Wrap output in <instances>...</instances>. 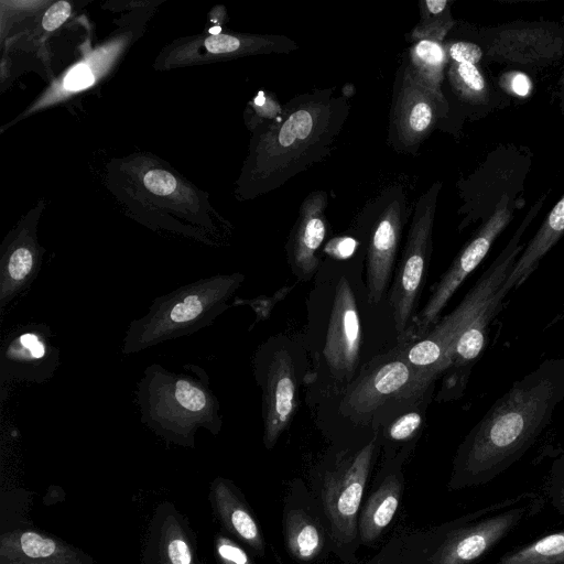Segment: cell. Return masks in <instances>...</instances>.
<instances>
[{"instance_id": "4316f807", "label": "cell", "mask_w": 564, "mask_h": 564, "mask_svg": "<svg viewBox=\"0 0 564 564\" xmlns=\"http://www.w3.org/2000/svg\"><path fill=\"white\" fill-rule=\"evenodd\" d=\"M429 402L404 411L391 420L383 429L388 441L393 443L408 442L417 436L423 426L425 408Z\"/></svg>"}, {"instance_id": "8fae6325", "label": "cell", "mask_w": 564, "mask_h": 564, "mask_svg": "<svg viewBox=\"0 0 564 564\" xmlns=\"http://www.w3.org/2000/svg\"><path fill=\"white\" fill-rule=\"evenodd\" d=\"M362 328L357 294L347 274L337 278L332 288L330 305L324 329L317 367L330 379L339 393L357 376L360 361Z\"/></svg>"}, {"instance_id": "7402d4cb", "label": "cell", "mask_w": 564, "mask_h": 564, "mask_svg": "<svg viewBox=\"0 0 564 564\" xmlns=\"http://www.w3.org/2000/svg\"><path fill=\"white\" fill-rule=\"evenodd\" d=\"M413 77L434 94L445 97L443 85L447 67L444 42L421 40L402 54ZM446 98V97H445Z\"/></svg>"}, {"instance_id": "d6986e66", "label": "cell", "mask_w": 564, "mask_h": 564, "mask_svg": "<svg viewBox=\"0 0 564 564\" xmlns=\"http://www.w3.org/2000/svg\"><path fill=\"white\" fill-rule=\"evenodd\" d=\"M43 250L33 235L22 231L7 242L0 258V315L36 279Z\"/></svg>"}, {"instance_id": "cb8c5ba5", "label": "cell", "mask_w": 564, "mask_h": 564, "mask_svg": "<svg viewBox=\"0 0 564 564\" xmlns=\"http://www.w3.org/2000/svg\"><path fill=\"white\" fill-rule=\"evenodd\" d=\"M494 564H564V530L519 545Z\"/></svg>"}, {"instance_id": "e0dca14e", "label": "cell", "mask_w": 564, "mask_h": 564, "mask_svg": "<svg viewBox=\"0 0 564 564\" xmlns=\"http://www.w3.org/2000/svg\"><path fill=\"white\" fill-rule=\"evenodd\" d=\"M325 191H313L301 203L299 216L285 245L288 262L293 274L307 281L319 269V251L327 234Z\"/></svg>"}, {"instance_id": "d590c367", "label": "cell", "mask_w": 564, "mask_h": 564, "mask_svg": "<svg viewBox=\"0 0 564 564\" xmlns=\"http://www.w3.org/2000/svg\"><path fill=\"white\" fill-rule=\"evenodd\" d=\"M72 11L70 3L66 1L55 2L44 14L42 26L46 31H53L62 25Z\"/></svg>"}, {"instance_id": "44dd1931", "label": "cell", "mask_w": 564, "mask_h": 564, "mask_svg": "<svg viewBox=\"0 0 564 564\" xmlns=\"http://www.w3.org/2000/svg\"><path fill=\"white\" fill-rule=\"evenodd\" d=\"M402 492V482L397 475L388 476L368 499L359 518V536L364 543H371L392 520Z\"/></svg>"}, {"instance_id": "836d02e7", "label": "cell", "mask_w": 564, "mask_h": 564, "mask_svg": "<svg viewBox=\"0 0 564 564\" xmlns=\"http://www.w3.org/2000/svg\"><path fill=\"white\" fill-rule=\"evenodd\" d=\"M360 246V240L350 235L333 238L325 246L324 251L335 260H346L351 257Z\"/></svg>"}, {"instance_id": "f546056e", "label": "cell", "mask_w": 564, "mask_h": 564, "mask_svg": "<svg viewBox=\"0 0 564 564\" xmlns=\"http://www.w3.org/2000/svg\"><path fill=\"white\" fill-rule=\"evenodd\" d=\"M447 63H471L478 65L485 53L480 45L469 41H444Z\"/></svg>"}, {"instance_id": "d6a6232c", "label": "cell", "mask_w": 564, "mask_h": 564, "mask_svg": "<svg viewBox=\"0 0 564 564\" xmlns=\"http://www.w3.org/2000/svg\"><path fill=\"white\" fill-rule=\"evenodd\" d=\"M499 84L505 91L518 98H525L530 96L532 91V82L530 77L518 70L505 73L500 77Z\"/></svg>"}, {"instance_id": "5bb4252c", "label": "cell", "mask_w": 564, "mask_h": 564, "mask_svg": "<svg viewBox=\"0 0 564 564\" xmlns=\"http://www.w3.org/2000/svg\"><path fill=\"white\" fill-rule=\"evenodd\" d=\"M254 376L262 391L263 442L272 448L297 410V373L292 349L270 339L254 355Z\"/></svg>"}, {"instance_id": "3957f363", "label": "cell", "mask_w": 564, "mask_h": 564, "mask_svg": "<svg viewBox=\"0 0 564 564\" xmlns=\"http://www.w3.org/2000/svg\"><path fill=\"white\" fill-rule=\"evenodd\" d=\"M186 366L191 373L149 365L135 390L141 422L158 435L185 445L194 443L198 429L216 435L223 426L220 404L206 371Z\"/></svg>"}, {"instance_id": "60d3db41", "label": "cell", "mask_w": 564, "mask_h": 564, "mask_svg": "<svg viewBox=\"0 0 564 564\" xmlns=\"http://www.w3.org/2000/svg\"><path fill=\"white\" fill-rule=\"evenodd\" d=\"M561 23L564 25V15L561 19Z\"/></svg>"}, {"instance_id": "7a4b0ae2", "label": "cell", "mask_w": 564, "mask_h": 564, "mask_svg": "<svg viewBox=\"0 0 564 564\" xmlns=\"http://www.w3.org/2000/svg\"><path fill=\"white\" fill-rule=\"evenodd\" d=\"M350 105L334 88L297 95L274 121L254 129L241 193L253 198L275 191L330 154Z\"/></svg>"}, {"instance_id": "74e56055", "label": "cell", "mask_w": 564, "mask_h": 564, "mask_svg": "<svg viewBox=\"0 0 564 564\" xmlns=\"http://www.w3.org/2000/svg\"><path fill=\"white\" fill-rule=\"evenodd\" d=\"M167 551L172 564H191L192 555L183 540L175 539L171 541Z\"/></svg>"}, {"instance_id": "f35d334b", "label": "cell", "mask_w": 564, "mask_h": 564, "mask_svg": "<svg viewBox=\"0 0 564 564\" xmlns=\"http://www.w3.org/2000/svg\"><path fill=\"white\" fill-rule=\"evenodd\" d=\"M218 553L229 564H250L247 554L231 543H223L218 546Z\"/></svg>"}, {"instance_id": "484cf974", "label": "cell", "mask_w": 564, "mask_h": 564, "mask_svg": "<svg viewBox=\"0 0 564 564\" xmlns=\"http://www.w3.org/2000/svg\"><path fill=\"white\" fill-rule=\"evenodd\" d=\"M445 77L451 90L463 102L471 106H485L489 102V87L478 65L449 62Z\"/></svg>"}, {"instance_id": "e575fe53", "label": "cell", "mask_w": 564, "mask_h": 564, "mask_svg": "<svg viewBox=\"0 0 564 564\" xmlns=\"http://www.w3.org/2000/svg\"><path fill=\"white\" fill-rule=\"evenodd\" d=\"M144 184L148 189L155 194L166 195L176 187L175 178L163 170H152L144 176Z\"/></svg>"}, {"instance_id": "5b68a950", "label": "cell", "mask_w": 564, "mask_h": 564, "mask_svg": "<svg viewBox=\"0 0 564 564\" xmlns=\"http://www.w3.org/2000/svg\"><path fill=\"white\" fill-rule=\"evenodd\" d=\"M437 377L405 358L404 343L373 358L339 392V414L358 425L388 423L399 414L430 401ZM387 423V424H388Z\"/></svg>"}, {"instance_id": "603a6c76", "label": "cell", "mask_w": 564, "mask_h": 564, "mask_svg": "<svg viewBox=\"0 0 564 564\" xmlns=\"http://www.w3.org/2000/svg\"><path fill=\"white\" fill-rule=\"evenodd\" d=\"M285 543L300 561H311L323 546V534L313 519L300 510L291 511L284 521Z\"/></svg>"}, {"instance_id": "7c38bea8", "label": "cell", "mask_w": 564, "mask_h": 564, "mask_svg": "<svg viewBox=\"0 0 564 564\" xmlns=\"http://www.w3.org/2000/svg\"><path fill=\"white\" fill-rule=\"evenodd\" d=\"M516 203L518 202L511 195H503L497 203L492 214L480 223L473 237L457 253L440 280L432 286L430 297L413 318L412 327L414 325V329L408 334L413 337L409 341L423 338L437 323L448 301L466 278L485 259L496 239L512 220L517 208Z\"/></svg>"}, {"instance_id": "277c9868", "label": "cell", "mask_w": 564, "mask_h": 564, "mask_svg": "<svg viewBox=\"0 0 564 564\" xmlns=\"http://www.w3.org/2000/svg\"><path fill=\"white\" fill-rule=\"evenodd\" d=\"M243 280L242 273L215 274L156 296L142 317L130 322L122 354H135L212 325L229 308Z\"/></svg>"}, {"instance_id": "2e32d148", "label": "cell", "mask_w": 564, "mask_h": 564, "mask_svg": "<svg viewBox=\"0 0 564 564\" xmlns=\"http://www.w3.org/2000/svg\"><path fill=\"white\" fill-rule=\"evenodd\" d=\"M378 433L351 459L326 474L323 502L335 539L340 543L356 535L357 513L378 445Z\"/></svg>"}, {"instance_id": "9a60e30c", "label": "cell", "mask_w": 564, "mask_h": 564, "mask_svg": "<svg viewBox=\"0 0 564 564\" xmlns=\"http://www.w3.org/2000/svg\"><path fill=\"white\" fill-rule=\"evenodd\" d=\"M61 364V351L44 323L12 329L3 339L0 355L1 388L13 380L44 383Z\"/></svg>"}, {"instance_id": "f1b7e54d", "label": "cell", "mask_w": 564, "mask_h": 564, "mask_svg": "<svg viewBox=\"0 0 564 564\" xmlns=\"http://www.w3.org/2000/svg\"><path fill=\"white\" fill-rule=\"evenodd\" d=\"M545 495L553 508L564 516V454L552 463Z\"/></svg>"}, {"instance_id": "83f0119b", "label": "cell", "mask_w": 564, "mask_h": 564, "mask_svg": "<svg viewBox=\"0 0 564 564\" xmlns=\"http://www.w3.org/2000/svg\"><path fill=\"white\" fill-rule=\"evenodd\" d=\"M228 519L236 531L245 541L258 550H262V538L259 527L251 514L240 506L228 507Z\"/></svg>"}, {"instance_id": "30bf717a", "label": "cell", "mask_w": 564, "mask_h": 564, "mask_svg": "<svg viewBox=\"0 0 564 564\" xmlns=\"http://www.w3.org/2000/svg\"><path fill=\"white\" fill-rule=\"evenodd\" d=\"M449 111L447 99L419 83L402 56L392 88L387 144L398 153L416 155Z\"/></svg>"}, {"instance_id": "4dcf8cb0", "label": "cell", "mask_w": 564, "mask_h": 564, "mask_svg": "<svg viewBox=\"0 0 564 564\" xmlns=\"http://www.w3.org/2000/svg\"><path fill=\"white\" fill-rule=\"evenodd\" d=\"M258 121L256 128L276 120L283 112V105L271 93L259 91L252 101ZM254 128V129H256Z\"/></svg>"}, {"instance_id": "9c48e42d", "label": "cell", "mask_w": 564, "mask_h": 564, "mask_svg": "<svg viewBox=\"0 0 564 564\" xmlns=\"http://www.w3.org/2000/svg\"><path fill=\"white\" fill-rule=\"evenodd\" d=\"M442 182H434L416 200L406 241L388 292L400 343L408 337L424 286L433 249L432 236Z\"/></svg>"}, {"instance_id": "ac0fdd59", "label": "cell", "mask_w": 564, "mask_h": 564, "mask_svg": "<svg viewBox=\"0 0 564 564\" xmlns=\"http://www.w3.org/2000/svg\"><path fill=\"white\" fill-rule=\"evenodd\" d=\"M502 302L495 293L455 341L442 375L438 399H457L464 393L471 368L485 348L490 322L500 312Z\"/></svg>"}, {"instance_id": "8992f818", "label": "cell", "mask_w": 564, "mask_h": 564, "mask_svg": "<svg viewBox=\"0 0 564 564\" xmlns=\"http://www.w3.org/2000/svg\"><path fill=\"white\" fill-rule=\"evenodd\" d=\"M546 198L547 194H542L530 207L505 248L460 303L449 314L438 319L423 338L411 344L403 341L405 358L411 365L433 373L437 379L442 377L455 341L502 285L523 251L525 243L522 242V237L539 215Z\"/></svg>"}, {"instance_id": "b9f144b4", "label": "cell", "mask_w": 564, "mask_h": 564, "mask_svg": "<svg viewBox=\"0 0 564 564\" xmlns=\"http://www.w3.org/2000/svg\"><path fill=\"white\" fill-rule=\"evenodd\" d=\"M563 315H564V305H563Z\"/></svg>"}, {"instance_id": "d4e9b609", "label": "cell", "mask_w": 564, "mask_h": 564, "mask_svg": "<svg viewBox=\"0 0 564 564\" xmlns=\"http://www.w3.org/2000/svg\"><path fill=\"white\" fill-rule=\"evenodd\" d=\"M452 1L422 0L419 2L420 20L414 29L406 35L412 44L421 40L444 42L451 30L455 26L451 11Z\"/></svg>"}, {"instance_id": "1f68e13d", "label": "cell", "mask_w": 564, "mask_h": 564, "mask_svg": "<svg viewBox=\"0 0 564 564\" xmlns=\"http://www.w3.org/2000/svg\"><path fill=\"white\" fill-rule=\"evenodd\" d=\"M21 549L29 557L50 556L55 551L52 539L43 538L34 532H25L20 539Z\"/></svg>"}, {"instance_id": "4fadbf2b", "label": "cell", "mask_w": 564, "mask_h": 564, "mask_svg": "<svg viewBox=\"0 0 564 564\" xmlns=\"http://www.w3.org/2000/svg\"><path fill=\"white\" fill-rule=\"evenodd\" d=\"M485 55L524 68L555 65L564 55V25L553 21H513L481 29Z\"/></svg>"}, {"instance_id": "ba28073f", "label": "cell", "mask_w": 564, "mask_h": 564, "mask_svg": "<svg viewBox=\"0 0 564 564\" xmlns=\"http://www.w3.org/2000/svg\"><path fill=\"white\" fill-rule=\"evenodd\" d=\"M408 219L404 187L393 184L367 202L356 220L355 231L366 247L365 285L370 305L380 304L388 295Z\"/></svg>"}, {"instance_id": "ab89813d", "label": "cell", "mask_w": 564, "mask_h": 564, "mask_svg": "<svg viewBox=\"0 0 564 564\" xmlns=\"http://www.w3.org/2000/svg\"><path fill=\"white\" fill-rule=\"evenodd\" d=\"M558 88H560V97H561V104L564 109V70L560 77L558 80Z\"/></svg>"}, {"instance_id": "6da1fadb", "label": "cell", "mask_w": 564, "mask_h": 564, "mask_svg": "<svg viewBox=\"0 0 564 564\" xmlns=\"http://www.w3.org/2000/svg\"><path fill=\"white\" fill-rule=\"evenodd\" d=\"M564 401V356L543 360L517 380L470 430L453 464V489L485 485L514 465Z\"/></svg>"}, {"instance_id": "52a82bcc", "label": "cell", "mask_w": 564, "mask_h": 564, "mask_svg": "<svg viewBox=\"0 0 564 564\" xmlns=\"http://www.w3.org/2000/svg\"><path fill=\"white\" fill-rule=\"evenodd\" d=\"M544 503L542 495L527 491L458 518L443 530L430 564H476Z\"/></svg>"}, {"instance_id": "8d00e7d4", "label": "cell", "mask_w": 564, "mask_h": 564, "mask_svg": "<svg viewBox=\"0 0 564 564\" xmlns=\"http://www.w3.org/2000/svg\"><path fill=\"white\" fill-rule=\"evenodd\" d=\"M94 76L86 65L74 67L66 76L64 85L69 90H78L90 86Z\"/></svg>"}, {"instance_id": "ffe728a7", "label": "cell", "mask_w": 564, "mask_h": 564, "mask_svg": "<svg viewBox=\"0 0 564 564\" xmlns=\"http://www.w3.org/2000/svg\"><path fill=\"white\" fill-rule=\"evenodd\" d=\"M564 235V193L552 207L535 235L525 245L496 295L505 300L508 293L521 286L535 271L542 258Z\"/></svg>"}]
</instances>
